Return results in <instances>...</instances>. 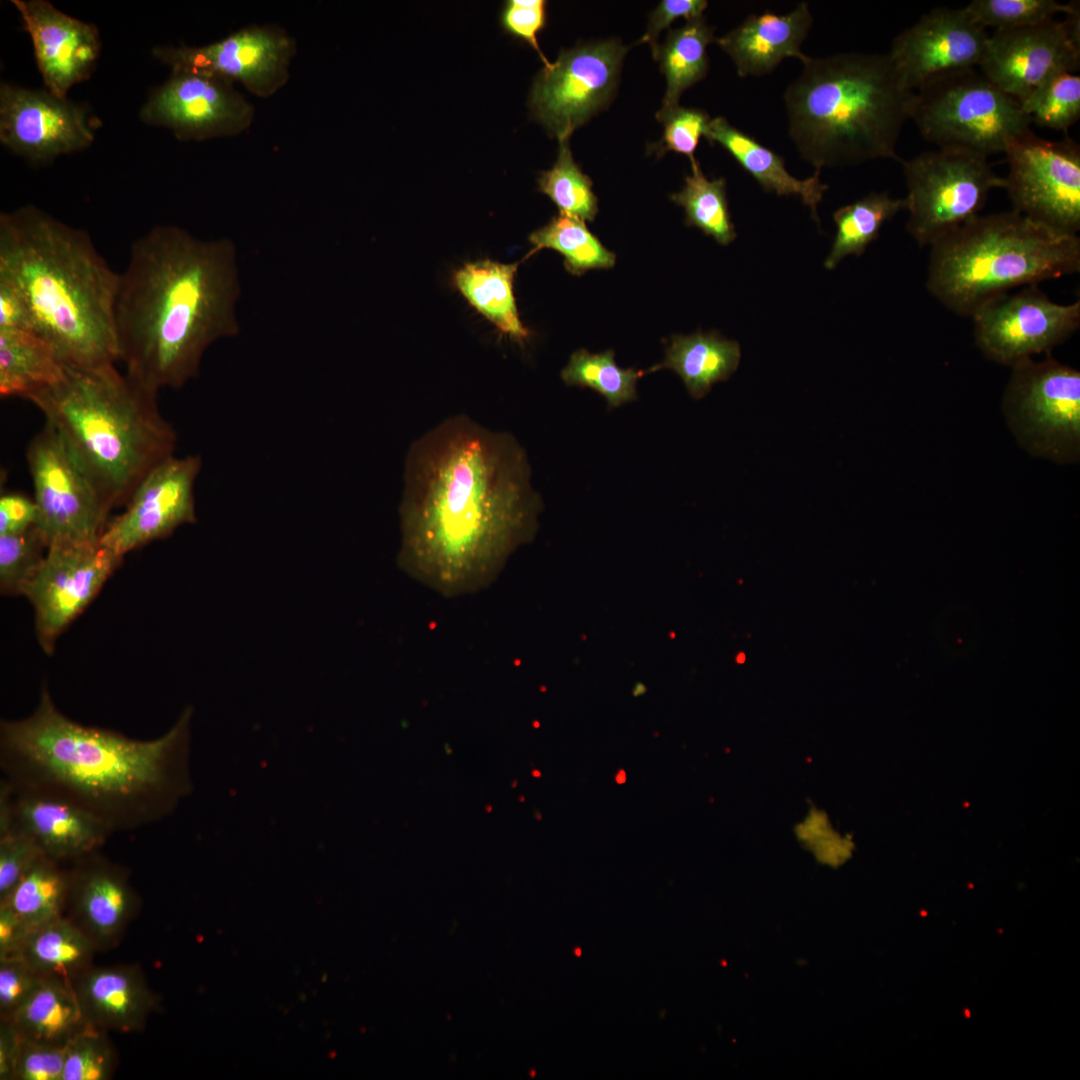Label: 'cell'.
<instances>
[{
	"instance_id": "9",
	"label": "cell",
	"mask_w": 1080,
	"mask_h": 1080,
	"mask_svg": "<svg viewBox=\"0 0 1080 1080\" xmlns=\"http://www.w3.org/2000/svg\"><path fill=\"white\" fill-rule=\"evenodd\" d=\"M1001 411L1015 441L1029 455L1060 465L1079 463V370L1050 355L1012 366Z\"/></svg>"
},
{
	"instance_id": "11",
	"label": "cell",
	"mask_w": 1080,
	"mask_h": 1080,
	"mask_svg": "<svg viewBox=\"0 0 1080 1080\" xmlns=\"http://www.w3.org/2000/svg\"><path fill=\"white\" fill-rule=\"evenodd\" d=\"M27 463L38 508L37 528L52 544L98 543L109 510L48 424L27 448Z\"/></svg>"
},
{
	"instance_id": "6",
	"label": "cell",
	"mask_w": 1080,
	"mask_h": 1080,
	"mask_svg": "<svg viewBox=\"0 0 1080 1080\" xmlns=\"http://www.w3.org/2000/svg\"><path fill=\"white\" fill-rule=\"evenodd\" d=\"M786 89L788 131L815 170L900 160L896 146L910 119L906 89L887 54L846 52L808 56Z\"/></svg>"
},
{
	"instance_id": "31",
	"label": "cell",
	"mask_w": 1080,
	"mask_h": 1080,
	"mask_svg": "<svg viewBox=\"0 0 1080 1080\" xmlns=\"http://www.w3.org/2000/svg\"><path fill=\"white\" fill-rule=\"evenodd\" d=\"M519 263L491 260L467 263L454 274L456 288L469 304L510 338L522 342L529 331L520 321L513 294Z\"/></svg>"
},
{
	"instance_id": "53",
	"label": "cell",
	"mask_w": 1080,
	"mask_h": 1080,
	"mask_svg": "<svg viewBox=\"0 0 1080 1080\" xmlns=\"http://www.w3.org/2000/svg\"><path fill=\"white\" fill-rule=\"evenodd\" d=\"M21 1037L9 1020L0 1019V1079L12 1080L14 1061Z\"/></svg>"
},
{
	"instance_id": "19",
	"label": "cell",
	"mask_w": 1080,
	"mask_h": 1080,
	"mask_svg": "<svg viewBox=\"0 0 1080 1080\" xmlns=\"http://www.w3.org/2000/svg\"><path fill=\"white\" fill-rule=\"evenodd\" d=\"M201 465L198 455H171L156 465L136 487L125 511L106 524L100 544L123 558L195 522L194 484Z\"/></svg>"
},
{
	"instance_id": "15",
	"label": "cell",
	"mask_w": 1080,
	"mask_h": 1080,
	"mask_svg": "<svg viewBox=\"0 0 1080 1080\" xmlns=\"http://www.w3.org/2000/svg\"><path fill=\"white\" fill-rule=\"evenodd\" d=\"M971 318L978 350L1012 367L1069 339L1080 327V301L1058 304L1031 285L986 303Z\"/></svg>"
},
{
	"instance_id": "41",
	"label": "cell",
	"mask_w": 1080,
	"mask_h": 1080,
	"mask_svg": "<svg viewBox=\"0 0 1080 1080\" xmlns=\"http://www.w3.org/2000/svg\"><path fill=\"white\" fill-rule=\"evenodd\" d=\"M107 1031L86 1025L66 1045L61 1080H108L116 1068V1052Z\"/></svg>"
},
{
	"instance_id": "12",
	"label": "cell",
	"mask_w": 1080,
	"mask_h": 1080,
	"mask_svg": "<svg viewBox=\"0 0 1080 1080\" xmlns=\"http://www.w3.org/2000/svg\"><path fill=\"white\" fill-rule=\"evenodd\" d=\"M627 48L615 40L563 50L536 76L532 116L559 142L607 105L615 92Z\"/></svg>"
},
{
	"instance_id": "7",
	"label": "cell",
	"mask_w": 1080,
	"mask_h": 1080,
	"mask_svg": "<svg viewBox=\"0 0 1080 1080\" xmlns=\"http://www.w3.org/2000/svg\"><path fill=\"white\" fill-rule=\"evenodd\" d=\"M926 287L948 310L971 317L1017 287L1080 270V238L1011 210L977 215L930 246Z\"/></svg>"
},
{
	"instance_id": "2",
	"label": "cell",
	"mask_w": 1080,
	"mask_h": 1080,
	"mask_svg": "<svg viewBox=\"0 0 1080 1080\" xmlns=\"http://www.w3.org/2000/svg\"><path fill=\"white\" fill-rule=\"evenodd\" d=\"M190 715L157 738L138 740L71 720L43 686L32 714L0 723L3 778L14 789L68 800L114 833L150 826L190 790Z\"/></svg>"
},
{
	"instance_id": "33",
	"label": "cell",
	"mask_w": 1080,
	"mask_h": 1080,
	"mask_svg": "<svg viewBox=\"0 0 1080 1080\" xmlns=\"http://www.w3.org/2000/svg\"><path fill=\"white\" fill-rule=\"evenodd\" d=\"M97 951L91 939L64 916L33 930L19 955L44 977L72 981L93 965Z\"/></svg>"
},
{
	"instance_id": "48",
	"label": "cell",
	"mask_w": 1080,
	"mask_h": 1080,
	"mask_svg": "<svg viewBox=\"0 0 1080 1080\" xmlns=\"http://www.w3.org/2000/svg\"><path fill=\"white\" fill-rule=\"evenodd\" d=\"M546 5L543 0H509L500 14L503 29L529 44L544 65L549 61L539 47L538 34L546 23Z\"/></svg>"
},
{
	"instance_id": "38",
	"label": "cell",
	"mask_w": 1080,
	"mask_h": 1080,
	"mask_svg": "<svg viewBox=\"0 0 1080 1080\" xmlns=\"http://www.w3.org/2000/svg\"><path fill=\"white\" fill-rule=\"evenodd\" d=\"M643 374L645 371L619 367L613 350L593 354L579 349L570 356L561 378L568 386L595 390L606 399L609 408H614L637 398L636 383Z\"/></svg>"
},
{
	"instance_id": "13",
	"label": "cell",
	"mask_w": 1080,
	"mask_h": 1080,
	"mask_svg": "<svg viewBox=\"0 0 1080 1080\" xmlns=\"http://www.w3.org/2000/svg\"><path fill=\"white\" fill-rule=\"evenodd\" d=\"M1004 177L1014 211L1057 233L1080 230V147L1066 137L1050 141L1033 131L1005 152Z\"/></svg>"
},
{
	"instance_id": "45",
	"label": "cell",
	"mask_w": 1080,
	"mask_h": 1080,
	"mask_svg": "<svg viewBox=\"0 0 1080 1080\" xmlns=\"http://www.w3.org/2000/svg\"><path fill=\"white\" fill-rule=\"evenodd\" d=\"M43 855L33 837L18 827L0 835V901Z\"/></svg>"
},
{
	"instance_id": "37",
	"label": "cell",
	"mask_w": 1080,
	"mask_h": 1080,
	"mask_svg": "<svg viewBox=\"0 0 1080 1080\" xmlns=\"http://www.w3.org/2000/svg\"><path fill=\"white\" fill-rule=\"evenodd\" d=\"M529 241L534 246L531 254L542 248L561 253L565 268L574 275H582L591 269H608L616 261V255L602 245L585 222L561 213L531 233Z\"/></svg>"
},
{
	"instance_id": "23",
	"label": "cell",
	"mask_w": 1080,
	"mask_h": 1080,
	"mask_svg": "<svg viewBox=\"0 0 1080 1080\" xmlns=\"http://www.w3.org/2000/svg\"><path fill=\"white\" fill-rule=\"evenodd\" d=\"M64 916L84 932L97 949L121 940L140 909V897L129 871L95 851L70 863Z\"/></svg>"
},
{
	"instance_id": "52",
	"label": "cell",
	"mask_w": 1080,
	"mask_h": 1080,
	"mask_svg": "<svg viewBox=\"0 0 1080 1080\" xmlns=\"http://www.w3.org/2000/svg\"><path fill=\"white\" fill-rule=\"evenodd\" d=\"M0 328L31 330L24 302L16 290L4 281H0Z\"/></svg>"
},
{
	"instance_id": "40",
	"label": "cell",
	"mask_w": 1080,
	"mask_h": 1080,
	"mask_svg": "<svg viewBox=\"0 0 1080 1080\" xmlns=\"http://www.w3.org/2000/svg\"><path fill=\"white\" fill-rule=\"evenodd\" d=\"M1032 123L1066 132L1080 117V77L1060 71L1020 103Z\"/></svg>"
},
{
	"instance_id": "28",
	"label": "cell",
	"mask_w": 1080,
	"mask_h": 1080,
	"mask_svg": "<svg viewBox=\"0 0 1080 1080\" xmlns=\"http://www.w3.org/2000/svg\"><path fill=\"white\" fill-rule=\"evenodd\" d=\"M741 357L739 343L717 332L674 335L662 363L645 371L668 368L677 373L694 399H701L737 369Z\"/></svg>"
},
{
	"instance_id": "39",
	"label": "cell",
	"mask_w": 1080,
	"mask_h": 1080,
	"mask_svg": "<svg viewBox=\"0 0 1080 1080\" xmlns=\"http://www.w3.org/2000/svg\"><path fill=\"white\" fill-rule=\"evenodd\" d=\"M591 179L574 162L569 140L559 142L556 162L538 178V190L558 207L559 213L581 221H593L597 212V197Z\"/></svg>"
},
{
	"instance_id": "30",
	"label": "cell",
	"mask_w": 1080,
	"mask_h": 1080,
	"mask_svg": "<svg viewBox=\"0 0 1080 1080\" xmlns=\"http://www.w3.org/2000/svg\"><path fill=\"white\" fill-rule=\"evenodd\" d=\"M22 1039L65 1046L86 1025L69 980L45 977L9 1020Z\"/></svg>"
},
{
	"instance_id": "47",
	"label": "cell",
	"mask_w": 1080,
	"mask_h": 1080,
	"mask_svg": "<svg viewBox=\"0 0 1080 1080\" xmlns=\"http://www.w3.org/2000/svg\"><path fill=\"white\" fill-rule=\"evenodd\" d=\"M66 1045L44 1044L21 1038L12 1080H61Z\"/></svg>"
},
{
	"instance_id": "18",
	"label": "cell",
	"mask_w": 1080,
	"mask_h": 1080,
	"mask_svg": "<svg viewBox=\"0 0 1080 1080\" xmlns=\"http://www.w3.org/2000/svg\"><path fill=\"white\" fill-rule=\"evenodd\" d=\"M95 139L88 110L46 89L0 85V142L29 163L40 166L79 152Z\"/></svg>"
},
{
	"instance_id": "17",
	"label": "cell",
	"mask_w": 1080,
	"mask_h": 1080,
	"mask_svg": "<svg viewBox=\"0 0 1080 1080\" xmlns=\"http://www.w3.org/2000/svg\"><path fill=\"white\" fill-rule=\"evenodd\" d=\"M122 557L98 543L52 544L24 588L34 607L42 648L50 653L56 638L84 610L120 565Z\"/></svg>"
},
{
	"instance_id": "14",
	"label": "cell",
	"mask_w": 1080,
	"mask_h": 1080,
	"mask_svg": "<svg viewBox=\"0 0 1080 1080\" xmlns=\"http://www.w3.org/2000/svg\"><path fill=\"white\" fill-rule=\"evenodd\" d=\"M153 56L171 70L204 72L268 98L290 78L296 42L284 28L252 24L201 46H156Z\"/></svg>"
},
{
	"instance_id": "35",
	"label": "cell",
	"mask_w": 1080,
	"mask_h": 1080,
	"mask_svg": "<svg viewBox=\"0 0 1080 1080\" xmlns=\"http://www.w3.org/2000/svg\"><path fill=\"white\" fill-rule=\"evenodd\" d=\"M905 209L904 198L873 192L836 210L837 232L824 266L832 269L847 255L860 256L878 238L883 224Z\"/></svg>"
},
{
	"instance_id": "25",
	"label": "cell",
	"mask_w": 1080,
	"mask_h": 1080,
	"mask_svg": "<svg viewBox=\"0 0 1080 1080\" xmlns=\"http://www.w3.org/2000/svg\"><path fill=\"white\" fill-rule=\"evenodd\" d=\"M71 983L86 1023L107 1032H140L157 1009V996L136 965H92Z\"/></svg>"
},
{
	"instance_id": "36",
	"label": "cell",
	"mask_w": 1080,
	"mask_h": 1080,
	"mask_svg": "<svg viewBox=\"0 0 1080 1080\" xmlns=\"http://www.w3.org/2000/svg\"><path fill=\"white\" fill-rule=\"evenodd\" d=\"M692 173L685 177V185L671 200L684 208L688 226H695L721 245H728L736 238L726 196L724 178L709 180L697 160L691 163Z\"/></svg>"
},
{
	"instance_id": "5",
	"label": "cell",
	"mask_w": 1080,
	"mask_h": 1080,
	"mask_svg": "<svg viewBox=\"0 0 1080 1080\" xmlns=\"http://www.w3.org/2000/svg\"><path fill=\"white\" fill-rule=\"evenodd\" d=\"M26 400L61 437L104 506L126 504L144 477L174 455L177 435L154 392L115 364L66 365Z\"/></svg>"
},
{
	"instance_id": "43",
	"label": "cell",
	"mask_w": 1080,
	"mask_h": 1080,
	"mask_svg": "<svg viewBox=\"0 0 1080 1080\" xmlns=\"http://www.w3.org/2000/svg\"><path fill=\"white\" fill-rule=\"evenodd\" d=\"M47 548L37 526L11 535H0V586L3 593L23 594L40 566Z\"/></svg>"
},
{
	"instance_id": "49",
	"label": "cell",
	"mask_w": 1080,
	"mask_h": 1080,
	"mask_svg": "<svg viewBox=\"0 0 1080 1080\" xmlns=\"http://www.w3.org/2000/svg\"><path fill=\"white\" fill-rule=\"evenodd\" d=\"M708 2L705 0H663L650 14L646 32L640 39V43H648L655 56L660 32L666 29L678 18L686 21L703 16Z\"/></svg>"
},
{
	"instance_id": "27",
	"label": "cell",
	"mask_w": 1080,
	"mask_h": 1080,
	"mask_svg": "<svg viewBox=\"0 0 1080 1080\" xmlns=\"http://www.w3.org/2000/svg\"><path fill=\"white\" fill-rule=\"evenodd\" d=\"M705 138L720 144L765 191L779 196H798L819 223L817 208L828 188L821 182L819 170L809 178H795L787 171L780 155L732 126L724 117L710 120Z\"/></svg>"
},
{
	"instance_id": "46",
	"label": "cell",
	"mask_w": 1080,
	"mask_h": 1080,
	"mask_svg": "<svg viewBox=\"0 0 1080 1080\" xmlns=\"http://www.w3.org/2000/svg\"><path fill=\"white\" fill-rule=\"evenodd\" d=\"M44 978L20 955L0 958V1019L10 1020Z\"/></svg>"
},
{
	"instance_id": "20",
	"label": "cell",
	"mask_w": 1080,
	"mask_h": 1080,
	"mask_svg": "<svg viewBox=\"0 0 1080 1080\" xmlns=\"http://www.w3.org/2000/svg\"><path fill=\"white\" fill-rule=\"evenodd\" d=\"M988 38L963 8L938 7L896 36L887 55L902 85L915 91L946 74L978 67Z\"/></svg>"
},
{
	"instance_id": "44",
	"label": "cell",
	"mask_w": 1080,
	"mask_h": 1080,
	"mask_svg": "<svg viewBox=\"0 0 1080 1080\" xmlns=\"http://www.w3.org/2000/svg\"><path fill=\"white\" fill-rule=\"evenodd\" d=\"M709 115L697 108L676 107L660 122L664 125L663 138L658 148L662 153L673 151L687 156L690 163L697 160L695 150L701 137H706Z\"/></svg>"
},
{
	"instance_id": "3",
	"label": "cell",
	"mask_w": 1080,
	"mask_h": 1080,
	"mask_svg": "<svg viewBox=\"0 0 1080 1080\" xmlns=\"http://www.w3.org/2000/svg\"><path fill=\"white\" fill-rule=\"evenodd\" d=\"M237 251L228 238L200 239L157 225L130 246L115 301L119 361L146 388H181L206 350L240 333Z\"/></svg>"
},
{
	"instance_id": "29",
	"label": "cell",
	"mask_w": 1080,
	"mask_h": 1080,
	"mask_svg": "<svg viewBox=\"0 0 1080 1080\" xmlns=\"http://www.w3.org/2000/svg\"><path fill=\"white\" fill-rule=\"evenodd\" d=\"M65 366L55 348L37 333L21 328H0L2 397L27 399L59 381Z\"/></svg>"
},
{
	"instance_id": "4",
	"label": "cell",
	"mask_w": 1080,
	"mask_h": 1080,
	"mask_svg": "<svg viewBox=\"0 0 1080 1080\" xmlns=\"http://www.w3.org/2000/svg\"><path fill=\"white\" fill-rule=\"evenodd\" d=\"M119 276L85 230L31 204L0 214V281L20 295L31 331L66 365L119 361Z\"/></svg>"
},
{
	"instance_id": "26",
	"label": "cell",
	"mask_w": 1080,
	"mask_h": 1080,
	"mask_svg": "<svg viewBox=\"0 0 1080 1080\" xmlns=\"http://www.w3.org/2000/svg\"><path fill=\"white\" fill-rule=\"evenodd\" d=\"M812 23L809 5L803 2L786 14H751L716 42L732 59L740 77L764 76L787 57H796L801 63L807 59L801 45Z\"/></svg>"
},
{
	"instance_id": "50",
	"label": "cell",
	"mask_w": 1080,
	"mask_h": 1080,
	"mask_svg": "<svg viewBox=\"0 0 1080 1080\" xmlns=\"http://www.w3.org/2000/svg\"><path fill=\"white\" fill-rule=\"evenodd\" d=\"M38 508L34 500L20 493L0 497V535L18 534L36 526Z\"/></svg>"
},
{
	"instance_id": "21",
	"label": "cell",
	"mask_w": 1080,
	"mask_h": 1080,
	"mask_svg": "<svg viewBox=\"0 0 1080 1080\" xmlns=\"http://www.w3.org/2000/svg\"><path fill=\"white\" fill-rule=\"evenodd\" d=\"M1080 66V50L1068 40L1061 22L995 30L989 35L980 71L1000 90L1025 100L1046 79Z\"/></svg>"
},
{
	"instance_id": "24",
	"label": "cell",
	"mask_w": 1080,
	"mask_h": 1080,
	"mask_svg": "<svg viewBox=\"0 0 1080 1080\" xmlns=\"http://www.w3.org/2000/svg\"><path fill=\"white\" fill-rule=\"evenodd\" d=\"M11 789L15 826L32 836L46 856L60 863L99 851L114 833L101 819L68 800Z\"/></svg>"
},
{
	"instance_id": "34",
	"label": "cell",
	"mask_w": 1080,
	"mask_h": 1080,
	"mask_svg": "<svg viewBox=\"0 0 1080 1080\" xmlns=\"http://www.w3.org/2000/svg\"><path fill=\"white\" fill-rule=\"evenodd\" d=\"M43 855L26 872L0 904L7 905L30 929L64 917L69 868Z\"/></svg>"
},
{
	"instance_id": "42",
	"label": "cell",
	"mask_w": 1080,
	"mask_h": 1080,
	"mask_svg": "<svg viewBox=\"0 0 1080 1080\" xmlns=\"http://www.w3.org/2000/svg\"><path fill=\"white\" fill-rule=\"evenodd\" d=\"M1068 8L1055 0H973L963 9L981 27L1000 30L1046 22Z\"/></svg>"
},
{
	"instance_id": "8",
	"label": "cell",
	"mask_w": 1080,
	"mask_h": 1080,
	"mask_svg": "<svg viewBox=\"0 0 1080 1080\" xmlns=\"http://www.w3.org/2000/svg\"><path fill=\"white\" fill-rule=\"evenodd\" d=\"M910 119L940 149L987 158L1032 131L1020 103L975 68L936 78L914 91Z\"/></svg>"
},
{
	"instance_id": "51",
	"label": "cell",
	"mask_w": 1080,
	"mask_h": 1080,
	"mask_svg": "<svg viewBox=\"0 0 1080 1080\" xmlns=\"http://www.w3.org/2000/svg\"><path fill=\"white\" fill-rule=\"evenodd\" d=\"M30 933L7 905L0 904V958L19 955Z\"/></svg>"
},
{
	"instance_id": "1",
	"label": "cell",
	"mask_w": 1080,
	"mask_h": 1080,
	"mask_svg": "<svg viewBox=\"0 0 1080 1080\" xmlns=\"http://www.w3.org/2000/svg\"><path fill=\"white\" fill-rule=\"evenodd\" d=\"M403 483L399 567L446 597L492 583L542 508L518 440L465 414L411 443Z\"/></svg>"
},
{
	"instance_id": "22",
	"label": "cell",
	"mask_w": 1080,
	"mask_h": 1080,
	"mask_svg": "<svg viewBox=\"0 0 1080 1080\" xmlns=\"http://www.w3.org/2000/svg\"><path fill=\"white\" fill-rule=\"evenodd\" d=\"M34 50L46 90L67 98L70 89L87 80L101 52L98 28L72 17L47 0H12Z\"/></svg>"
},
{
	"instance_id": "10",
	"label": "cell",
	"mask_w": 1080,
	"mask_h": 1080,
	"mask_svg": "<svg viewBox=\"0 0 1080 1080\" xmlns=\"http://www.w3.org/2000/svg\"><path fill=\"white\" fill-rule=\"evenodd\" d=\"M902 163L906 229L919 247L932 246L979 215L991 190L1005 185L987 158L966 152L938 148Z\"/></svg>"
},
{
	"instance_id": "32",
	"label": "cell",
	"mask_w": 1080,
	"mask_h": 1080,
	"mask_svg": "<svg viewBox=\"0 0 1080 1080\" xmlns=\"http://www.w3.org/2000/svg\"><path fill=\"white\" fill-rule=\"evenodd\" d=\"M714 41V29L706 23L704 16L669 30L654 56L660 62L667 83L662 106L656 114L658 121L679 106V98L687 88L706 76L709 66L707 47Z\"/></svg>"
},
{
	"instance_id": "54",
	"label": "cell",
	"mask_w": 1080,
	"mask_h": 1080,
	"mask_svg": "<svg viewBox=\"0 0 1080 1080\" xmlns=\"http://www.w3.org/2000/svg\"><path fill=\"white\" fill-rule=\"evenodd\" d=\"M1064 14L1065 19L1061 21L1063 30L1070 43L1080 50V2L1070 1L1069 8Z\"/></svg>"
},
{
	"instance_id": "16",
	"label": "cell",
	"mask_w": 1080,
	"mask_h": 1080,
	"mask_svg": "<svg viewBox=\"0 0 1080 1080\" xmlns=\"http://www.w3.org/2000/svg\"><path fill=\"white\" fill-rule=\"evenodd\" d=\"M147 125L170 130L181 141L233 137L247 131L255 108L235 85L219 77L174 69L141 106Z\"/></svg>"
}]
</instances>
